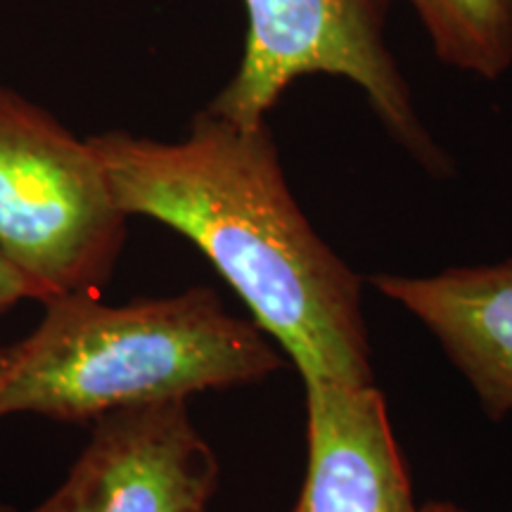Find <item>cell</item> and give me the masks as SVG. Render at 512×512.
<instances>
[{"mask_svg": "<svg viewBox=\"0 0 512 512\" xmlns=\"http://www.w3.org/2000/svg\"><path fill=\"white\" fill-rule=\"evenodd\" d=\"M24 299H36L41 302V294L29 283L27 275H22L15 266L0 254V313L10 311Z\"/></svg>", "mask_w": 512, "mask_h": 512, "instance_id": "9", "label": "cell"}, {"mask_svg": "<svg viewBox=\"0 0 512 512\" xmlns=\"http://www.w3.org/2000/svg\"><path fill=\"white\" fill-rule=\"evenodd\" d=\"M126 221L88 138L0 86V254L27 275L41 304L100 294L124 249Z\"/></svg>", "mask_w": 512, "mask_h": 512, "instance_id": "3", "label": "cell"}, {"mask_svg": "<svg viewBox=\"0 0 512 512\" xmlns=\"http://www.w3.org/2000/svg\"><path fill=\"white\" fill-rule=\"evenodd\" d=\"M437 57L458 72L496 81L512 67V0H406Z\"/></svg>", "mask_w": 512, "mask_h": 512, "instance_id": "8", "label": "cell"}, {"mask_svg": "<svg viewBox=\"0 0 512 512\" xmlns=\"http://www.w3.org/2000/svg\"><path fill=\"white\" fill-rule=\"evenodd\" d=\"M420 512H467V510L458 508V505H453V503L434 501V503H427L425 508H420Z\"/></svg>", "mask_w": 512, "mask_h": 512, "instance_id": "10", "label": "cell"}, {"mask_svg": "<svg viewBox=\"0 0 512 512\" xmlns=\"http://www.w3.org/2000/svg\"><path fill=\"white\" fill-rule=\"evenodd\" d=\"M0 512H17V510H12L10 505H3V503H0Z\"/></svg>", "mask_w": 512, "mask_h": 512, "instance_id": "11", "label": "cell"}, {"mask_svg": "<svg viewBox=\"0 0 512 512\" xmlns=\"http://www.w3.org/2000/svg\"><path fill=\"white\" fill-rule=\"evenodd\" d=\"M245 8L242 60L211 100V112L259 124L297 79L337 76L354 83L384 131L411 155L430 169L444 166L387 46V0H245Z\"/></svg>", "mask_w": 512, "mask_h": 512, "instance_id": "4", "label": "cell"}, {"mask_svg": "<svg viewBox=\"0 0 512 512\" xmlns=\"http://www.w3.org/2000/svg\"><path fill=\"white\" fill-rule=\"evenodd\" d=\"M370 283L437 337L486 415L512 413V261L437 275H373Z\"/></svg>", "mask_w": 512, "mask_h": 512, "instance_id": "7", "label": "cell"}, {"mask_svg": "<svg viewBox=\"0 0 512 512\" xmlns=\"http://www.w3.org/2000/svg\"><path fill=\"white\" fill-rule=\"evenodd\" d=\"M304 387L309 458L294 512H420L375 382Z\"/></svg>", "mask_w": 512, "mask_h": 512, "instance_id": "6", "label": "cell"}, {"mask_svg": "<svg viewBox=\"0 0 512 512\" xmlns=\"http://www.w3.org/2000/svg\"><path fill=\"white\" fill-rule=\"evenodd\" d=\"M219 458L188 401L124 408L93 422L69 475L31 512H209Z\"/></svg>", "mask_w": 512, "mask_h": 512, "instance_id": "5", "label": "cell"}, {"mask_svg": "<svg viewBox=\"0 0 512 512\" xmlns=\"http://www.w3.org/2000/svg\"><path fill=\"white\" fill-rule=\"evenodd\" d=\"M88 143L119 207L188 238L304 382L373 384L363 280L294 200L268 121L209 107L176 143L107 131Z\"/></svg>", "mask_w": 512, "mask_h": 512, "instance_id": "1", "label": "cell"}, {"mask_svg": "<svg viewBox=\"0 0 512 512\" xmlns=\"http://www.w3.org/2000/svg\"><path fill=\"white\" fill-rule=\"evenodd\" d=\"M29 335L0 347V418L95 422L124 408L188 401L266 380L283 354L211 287L110 306L98 294L50 299Z\"/></svg>", "mask_w": 512, "mask_h": 512, "instance_id": "2", "label": "cell"}]
</instances>
